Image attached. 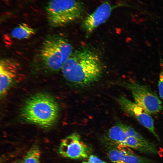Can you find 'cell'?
Masks as SVG:
<instances>
[{
    "mask_svg": "<svg viewBox=\"0 0 163 163\" xmlns=\"http://www.w3.org/2000/svg\"><path fill=\"white\" fill-rule=\"evenodd\" d=\"M116 100L123 111L135 119L151 132L158 140H160L155 130L154 120L149 113L134 102L123 95H120Z\"/></svg>",
    "mask_w": 163,
    "mask_h": 163,
    "instance_id": "8992f818",
    "label": "cell"
},
{
    "mask_svg": "<svg viewBox=\"0 0 163 163\" xmlns=\"http://www.w3.org/2000/svg\"><path fill=\"white\" fill-rule=\"evenodd\" d=\"M45 9L49 25L59 27L80 18L85 12V6L81 0H50Z\"/></svg>",
    "mask_w": 163,
    "mask_h": 163,
    "instance_id": "277c9868",
    "label": "cell"
},
{
    "mask_svg": "<svg viewBox=\"0 0 163 163\" xmlns=\"http://www.w3.org/2000/svg\"><path fill=\"white\" fill-rule=\"evenodd\" d=\"M36 30L25 23L19 24L11 32V35L14 38L18 40L29 38L35 34Z\"/></svg>",
    "mask_w": 163,
    "mask_h": 163,
    "instance_id": "7c38bea8",
    "label": "cell"
},
{
    "mask_svg": "<svg viewBox=\"0 0 163 163\" xmlns=\"http://www.w3.org/2000/svg\"><path fill=\"white\" fill-rule=\"evenodd\" d=\"M118 163H154V162L149 158L122 149Z\"/></svg>",
    "mask_w": 163,
    "mask_h": 163,
    "instance_id": "4fadbf2b",
    "label": "cell"
},
{
    "mask_svg": "<svg viewBox=\"0 0 163 163\" xmlns=\"http://www.w3.org/2000/svg\"><path fill=\"white\" fill-rule=\"evenodd\" d=\"M40 152L38 147L33 146L27 152L23 163H40Z\"/></svg>",
    "mask_w": 163,
    "mask_h": 163,
    "instance_id": "5bb4252c",
    "label": "cell"
},
{
    "mask_svg": "<svg viewBox=\"0 0 163 163\" xmlns=\"http://www.w3.org/2000/svg\"><path fill=\"white\" fill-rule=\"evenodd\" d=\"M113 8V6L109 2H104L83 19L81 27L87 36L91 34L97 28L107 20Z\"/></svg>",
    "mask_w": 163,
    "mask_h": 163,
    "instance_id": "ba28073f",
    "label": "cell"
},
{
    "mask_svg": "<svg viewBox=\"0 0 163 163\" xmlns=\"http://www.w3.org/2000/svg\"><path fill=\"white\" fill-rule=\"evenodd\" d=\"M73 51L72 46L65 37L57 34H52L48 35L43 41L40 50V58L45 68L56 72L61 69Z\"/></svg>",
    "mask_w": 163,
    "mask_h": 163,
    "instance_id": "3957f363",
    "label": "cell"
},
{
    "mask_svg": "<svg viewBox=\"0 0 163 163\" xmlns=\"http://www.w3.org/2000/svg\"><path fill=\"white\" fill-rule=\"evenodd\" d=\"M59 111V105L52 96L39 93L27 100L21 110L20 116L25 122L48 128L57 121Z\"/></svg>",
    "mask_w": 163,
    "mask_h": 163,
    "instance_id": "7a4b0ae2",
    "label": "cell"
},
{
    "mask_svg": "<svg viewBox=\"0 0 163 163\" xmlns=\"http://www.w3.org/2000/svg\"><path fill=\"white\" fill-rule=\"evenodd\" d=\"M19 65L14 60L3 58L0 61V94L3 96L6 93L17 77Z\"/></svg>",
    "mask_w": 163,
    "mask_h": 163,
    "instance_id": "9c48e42d",
    "label": "cell"
},
{
    "mask_svg": "<svg viewBox=\"0 0 163 163\" xmlns=\"http://www.w3.org/2000/svg\"><path fill=\"white\" fill-rule=\"evenodd\" d=\"M122 85L131 92L134 102L150 114H156L162 110V102L158 97L146 86L131 82Z\"/></svg>",
    "mask_w": 163,
    "mask_h": 163,
    "instance_id": "5b68a950",
    "label": "cell"
},
{
    "mask_svg": "<svg viewBox=\"0 0 163 163\" xmlns=\"http://www.w3.org/2000/svg\"><path fill=\"white\" fill-rule=\"evenodd\" d=\"M158 87L160 97L163 100V71L159 74Z\"/></svg>",
    "mask_w": 163,
    "mask_h": 163,
    "instance_id": "2e32d148",
    "label": "cell"
},
{
    "mask_svg": "<svg viewBox=\"0 0 163 163\" xmlns=\"http://www.w3.org/2000/svg\"><path fill=\"white\" fill-rule=\"evenodd\" d=\"M109 140L120 147H124L128 136L123 127V123H118L111 127L107 133Z\"/></svg>",
    "mask_w": 163,
    "mask_h": 163,
    "instance_id": "8fae6325",
    "label": "cell"
},
{
    "mask_svg": "<svg viewBox=\"0 0 163 163\" xmlns=\"http://www.w3.org/2000/svg\"><path fill=\"white\" fill-rule=\"evenodd\" d=\"M82 163H107L102 160L94 155H91L87 161H83Z\"/></svg>",
    "mask_w": 163,
    "mask_h": 163,
    "instance_id": "e0dca14e",
    "label": "cell"
},
{
    "mask_svg": "<svg viewBox=\"0 0 163 163\" xmlns=\"http://www.w3.org/2000/svg\"><path fill=\"white\" fill-rule=\"evenodd\" d=\"M59 151L63 157L74 159L87 158L90 153L89 147L82 140L80 135L75 133L62 140Z\"/></svg>",
    "mask_w": 163,
    "mask_h": 163,
    "instance_id": "52a82bcc",
    "label": "cell"
},
{
    "mask_svg": "<svg viewBox=\"0 0 163 163\" xmlns=\"http://www.w3.org/2000/svg\"><path fill=\"white\" fill-rule=\"evenodd\" d=\"M123 125L128 136H133L140 139L143 140L145 139L132 127L123 123Z\"/></svg>",
    "mask_w": 163,
    "mask_h": 163,
    "instance_id": "9a60e30c",
    "label": "cell"
},
{
    "mask_svg": "<svg viewBox=\"0 0 163 163\" xmlns=\"http://www.w3.org/2000/svg\"><path fill=\"white\" fill-rule=\"evenodd\" d=\"M124 147L130 148L142 152L149 154H157L158 149L155 145L147 139H140L129 136L124 143Z\"/></svg>",
    "mask_w": 163,
    "mask_h": 163,
    "instance_id": "30bf717a",
    "label": "cell"
},
{
    "mask_svg": "<svg viewBox=\"0 0 163 163\" xmlns=\"http://www.w3.org/2000/svg\"><path fill=\"white\" fill-rule=\"evenodd\" d=\"M61 70L68 82L75 86L85 87L99 79L103 66L99 55L91 48L85 46L74 50Z\"/></svg>",
    "mask_w": 163,
    "mask_h": 163,
    "instance_id": "6da1fadb",
    "label": "cell"
}]
</instances>
